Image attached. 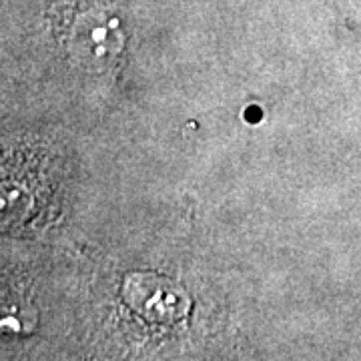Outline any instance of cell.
Returning a JSON list of instances; mask_svg holds the SVG:
<instances>
[{
  "label": "cell",
  "mask_w": 361,
  "mask_h": 361,
  "mask_svg": "<svg viewBox=\"0 0 361 361\" xmlns=\"http://www.w3.org/2000/svg\"><path fill=\"white\" fill-rule=\"evenodd\" d=\"M125 299L130 310L151 323L180 322L189 311L187 293L159 275H130L125 281Z\"/></svg>",
  "instance_id": "6da1fadb"
}]
</instances>
